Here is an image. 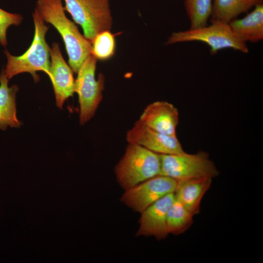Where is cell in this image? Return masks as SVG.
<instances>
[{
  "instance_id": "3957f363",
  "label": "cell",
  "mask_w": 263,
  "mask_h": 263,
  "mask_svg": "<svg viewBox=\"0 0 263 263\" xmlns=\"http://www.w3.org/2000/svg\"><path fill=\"white\" fill-rule=\"evenodd\" d=\"M114 171L118 183L127 190L160 175V154L138 145L129 143Z\"/></svg>"
},
{
  "instance_id": "8fae6325",
  "label": "cell",
  "mask_w": 263,
  "mask_h": 263,
  "mask_svg": "<svg viewBox=\"0 0 263 263\" xmlns=\"http://www.w3.org/2000/svg\"><path fill=\"white\" fill-rule=\"evenodd\" d=\"M174 200V192L168 194L141 212L140 226L136 235L152 236L158 240L166 238L169 235L167 213Z\"/></svg>"
},
{
  "instance_id": "d6986e66",
  "label": "cell",
  "mask_w": 263,
  "mask_h": 263,
  "mask_svg": "<svg viewBox=\"0 0 263 263\" xmlns=\"http://www.w3.org/2000/svg\"><path fill=\"white\" fill-rule=\"evenodd\" d=\"M92 54L97 59L107 60L114 54L115 49L114 37L109 30L98 34L92 43Z\"/></svg>"
},
{
  "instance_id": "30bf717a",
  "label": "cell",
  "mask_w": 263,
  "mask_h": 263,
  "mask_svg": "<svg viewBox=\"0 0 263 263\" xmlns=\"http://www.w3.org/2000/svg\"><path fill=\"white\" fill-rule=\"evenodd\" d=\"M50 59L49 77L53 85L56 106L61 109L64 102L75 93L73 71L63 58L57 43H53L50 48Z\"/></svg>"
},
{
  "instance_id": "277c9868",
  "label": "cell",
  "mask_w": 263,
  "mask_h": 263,
  "mask_svg": "<svg viewBox=\"0 0 263 263\" xmlns=\"http://www.w3.org/2000/svg\"><path fill=\"white\" fill-rule=\"evenodd\" d=\"M210 21L209 25L172 33L168 38L166 44L199 41L209 47L211 55L228 48L243 53L248 52L246 44L236 37L228 23L212 19Z\"/></svg>"
},
{
  "instance_id": "5b68a950",
  "label": "cell",
  "mask_w": 263,
  "mask_h": 263,
  "mask_svg": "<svg viewBox=\"0 0 263 263\" xmlns=\"http://www.w3.org/2000/svg\"><path fill=\"white\" fill-rule=\"evenodd\" d=\"M65 11L79 25L91 43L99 33L110 31L113 16L109 0H64Z\"/></svg>"
},
{
  "instance_id": "8992f818",
  "label": "cell",
  "mask_w": 263,
  "mask_h": 263,
  "mask_svg": "<svg viewBox=\"0 0 263 263\" xmlns=\"http://www.w3.org/2000/svg\"><path fill=\"white\" fill-rule=\"evenodd\" d=\"M160 175L177 181L197 178H214L219 174L214 163L204 151L195 154H160Z\"/></svg>"
},
{
  "instance_id": "7c38bea8",
  "label": "cell",
  "mask_w": 263,
  "mask_h": 263,
  "mask_svg": "<svg viewBox=\"0 0 263 263\" xmlns=\"http://www.w3.org/2000/svg\"><path fill=\"white\" fill-rule=\"evenodd\" d=\"M142 123L162 133L174 136L179 121V113L172 104L158 101L149 104L141 114Z\"/></svg>"
},
{
  "instance_id": "7a4b0ae2",
  "label": "cell",
  "mask_w": 263,
  "mask_h": 263,
  "mask_svg": "<svg viewBox=\"0 0 263 263\" xmlns=\"http://www.w3.org/2000/svg\"><path fill=\"white\" fill-rule=\"evenodd\" d=\"M32 15L35 33L32 43L27 50L19 56H13L7 50L4 51L7 60L4 71L8 79L17 75L28 73L37 81L39 78L36 72L38 71H42L49 76L50 48L45 39L49 27L45 24L44 20L36 8Z\"/></svg>"
},
{
  "instance_id": "9a60e30c",
  "label": "cell",
  "mask_w": 263,
  "mask_h": 263,
  "mask_svg": "<svg viewBox=\"0 0 263 263\" xmlns=\"http://www.w3.org/2000/svg\"><path fill=\"white\" fill-rule=\"evenodd\" d=\"M9 79L6 76L4 69L0 74V129L5 130L8 126L19 128L21 123L17 117L16 95L18 86H8Z\"/></svg>"
},
{
  "instance_id": "ba28073f",
  "label": "cell",
  "mask_w": 263,
  "mask_h": 263,
  "mask_svg": "<svg viewBox=\"0 0 263 263\" xmlns=\"http://www.w3.org/2000/svg\"><path fill=\"white\" fill-rule=\"evenodd\" d=\"M177 181L159 175L126 190L121 201L135 211L142 212L150 205L175 192Z\"/></svg>"
},
{
  "instance_id": "ac0fdd59",
  "label": "cell",
  "mask_w": 263,
  "mask_h": 263,
  "mask_svg": "<svg viewBox=\"0 0 263 263\" xmlns=\"http://www.w3.org/2000/svg\"><path fill=\"white\" fill-rule=\"evenodd\" d=\"M184 6L190 29L207 25L211 14L212 0H184Z\"/></svg>"
},
{
  "instance_id": "5bb4252c",
  "label": "cell",
  "mask_w": 263,
  "mask_h": 263,
  "mask_svg": "<svg viewBox=\"0 0 263 263\" xmlns=\"http://www.w3.org/2000/svg\"><path fill=\"white\" fill-rule=\"evenodd\" d=\"M229 24L236 37L242 42H258L263 38V4L242 19H235Z\"/></svg>"
},
{
  "instance_id": "4fadbf2b",
  "label": "cell",
  "mask_w": 263,
  "mask_h": 263,
  "mask_svg": "<svg viewBox=\"0 0 263 263\" xmlns=\"http://www.w3.org/2000/svg\"><path fill=\"white\" fill-rule=\"evenodd\" d=\"M212 178H191L177 181L175 199L193 215L200 212L202 199L210 187Z\"/></svg>"
},
{
  "instance_id": "e0dca14e",
  "label": "cell",
  "mask_w": 263,
  "mask_h": 263,
  "mask_svg": "<svg viewBox=\"0 0 263 263\" xmlns=\"http://www.w3.org/2000/svg\"><path fill=\"white\" fill-rule=\"evenodd\" d=\"M193 215L175 198L168 210L167 225L169 234L179 235L188 230L191 225Z\"/></svg>"
},
{
  "instance_id": "52a82bcc",
  "label": "cell",
  "mask_w": 263,
  "mask_h": 263,
  "mask_svg": "<svg viewBox=\"0 0 263 263\" xmlns=\"http://www.w3.org/2000/svg\"><path fill=\"white\" fill-rule=\"evenodd\" d=\"M97 59L92 54L80 67L75 80V92L77 94L80 107L79 121L83 124L94 114L101 102L105 78L102 74L95 76Z\"/></svg>"
},
{
  "instance_id": "2e32d148",
  "label": "cell",
  "mask_w": 263,
  "mask_h": 263,
  "mask_svg": "<svg viewBox=\"0 0 263 263\" xmlns=\"http://www.w3.org/2000/svg\"><path fill=\"white\" fill-rule=\"evenodd\" d=\"M261 4L263 0H212L210 19L229 23Z\"/></svg>"
},
{
  "instance_id": "6da1fadb",
  "label": "cell",
  "mask_w": 263,
  "mask_h": 263,
  "mask_svg": "<svg viewBox=\"0 0 263 263\" xmlns=\"http://www.w3.org/2000/svg\"><path fill=\"white\" fill-rule=\"evenodd\" d=\"M63 0H37L36 9L42 19L52 25L60 35L68 56L69 64L77 73L92 54L91 43L82 35L77 26L66 16Z\"/></svg>"
},
{
  "instance_id": "9c48e42d",
  "label": "cell",
  "mask_w": 263,
  "mask_h": 263,
  "mask_svg": "<svg viewBox=\"0 0 263 263\" xmlns=\"http://www.w3.org/2000/svg\"><path fill=\"white\" fill-rule=\"evenodd\" d=\"M126 139L129 143L138 145L159 154L185 152L176 135L159 132L145 126L139 120L127 132Z\"/></svg>"
},
{
  "instance_id": "ffe728a7",
  "label": "cell",
  "mask_w": 263,
  "mask_h": 263,
  "mask_svg": "<svg viewBox=\"0 0 263 263\" xmlns=\"http://www.w3.org/2000/svg\"><path fill=\"white\" fill-rule=\"evenodd\" d=\"M21 15L11 13L0 8V43L3 46L7 44V30L12 25H19L22 20Z\"/></svg>"
}]
</instances>
